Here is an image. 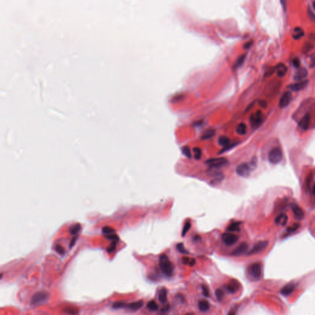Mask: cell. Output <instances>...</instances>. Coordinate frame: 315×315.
<instances>
[{"label":"cell","instance_id":"1","mask_svg":"<svg viewBox=\"0 0 315 315\" xmlns=\"http://www.w3.org/2000/svg\"><path fill=\"white\" fill-rule=\"evenodd\" d=\"M257 159L256 157H254L252 160L248 163H242L238 165L236 169V174L243 177H247L251 174L252 171L257 167Z\"/></svg>","mask_w":315,"mask_h":315},{"label":"cell","instance_id":"2","mask_svg":"<svg viewBox=\"0 0 315 315\" xmlns=\"http://www.w3.org/2000/svg\"><path fill=\"white\" fill-rule=\"evenodd\" d=\"M159 267L161 271L167 277H170L173 275L174 270V266L167 256L165 254H162L159 257Z\"/></svg>","mask_w":315,"mask_h":315},{"label":"cell","instance_id":"3","mask_svg":"<svg viewBox=\"0 0 315 315\" xmlns=\"http://www.w3.org/2000/svg\"><path fill=\"white\" fill-rule=\"evenodd\" d=\"M269 161L273 165L279 163L283 159V151L278 147H274L269 153Z\"/></svg>","mask_w":315,"mask_h":315},{"label":"cell","instance_id":"4","mask_svg":"<svg viewBox=\"0 0 315 315\" xmlns=\"http://www.w3.org/2000/svg\"><path fill=\"white\" fill-rule=\"evenodd\" d=\"M206 163L211 168L218 169L228 165V161L225 158L221 157L208 159L206 161Z\"/></svg>","mask_w":315,"mask_h":315},{"label":"cell","instance_id":"5","mask_svg":"<svg viewBox=\"0 0 315 315\" xmlns=\"http://www.w3.org/2000/svg\"><path fill=\"white\" fill-rule=\"evenodd\" d=\"M261 273V265L259 263H254L248 269V273L251 278L254 280H258L260 279Z\"/></svg>","mask_w":315,"mask_h":315},{"label":"cell","instance_id":"6","mask_svg":"<svg viewBox=\"0 0 315 315\" xmlns=\"http://www.w3.org/2000/svg\"><path fill=\"white\" fill-rule=\"evenodd\" d=\"M262 121V113L260 110L257 111L255 113L252 114L250 117L251 125L254 129L259 128L261 125Z\"/></svg>","mask_w":315,"mask_h":315},{"label":"cell","instance_id":"7","mask_svg":"<svg viewBox=\"0 0 315 315\" xmlns=\"http://www.w3.org/2000/svg\"><path fill=\"white\" fill-rule=\"evenodd\" d=\"M222 240L226 246H231L237 242L238 240V236L232 233H225L222 235Z\"/></svg>","mask_w":315,"mask_h":315},{"label":"cell","instance_id":"8","mask_svg":"<svg viewBox=\"0 0 315 315\" xmlns=\"http://www.w3.org/2000/svg\"><path fill=\"white\" fill-rule=\"evenodd\" d=\"M292 100V94L290 91L285 92L280 99L279 102V107L281 108L287 107Z\"/></svg>","mask_w":315,"mask_h":315},{"label":"cell","instance_id":"9","mask_svg":"<svg viewBox=\"0 0 315 315\" xmlns=\"http://www.w3.org/2000/svg\"><path fill=\"white\" fill-rule=\"evenodd\" d=\"M48 299V294L44 292H39L36 293L32 298L31 303L32 305H36L42 303Z\"/></svg>","mask_w":315,"mask_h":315},{"label":"cell","instance_id":"10","mask_svg":"<svg viewBox=\"0 0 315 315\" xmlns=\"http://www.w3.org/2000/svg\"><path fill=\"white\" fill-rule=\"evenodd\" d=\"M268 244H269V242L267 241H262L258 242L254 245L252 249L247 253V255H253V254L260 252V251L264 250L266 247V246H268Z\"/></svg>","mask_w":315,"mask_h":315},{"label":"cell","instance_id":"11","mask_svg":"<svg viewBox=\"0 0 315 315\" xmlns=\"http://www.w3.org/2000/svg\"><path fill=\"white\" fill-rule=\"evenodd\" d=\"M308 84V80H304V81H300L299 82H297L296 83H294L292 84L289 85L288 86V88L291 89L293 91L295 92H298L300 91H302L307 86Z\"/></svg>","mask_w":315,"mask_h":315},{"label":"cell","instance_id":"12","mask_svg":"<svg viewBox=\"0 0 315 315\" xmlns=\"http://www.w3.org/2000/svg\"><path fill=\"white\" fill-rule=\"evenodd\" d=\"M308 76V70L305 68L299 69L294 75V80L296 81H300L306 78Z\"/></svg>","mask_w":315,"mask_h":315},{"label":"cell","instance_id":"13","mask_svg":"<svg viewBox=\"0 0 315 315\" xmlns=\"http://www.w3.org/2000/svg\"><path fill=\"white\" fill-rule=\"evenodd\" d=\"M291 208L292 210L293 214L294 215V217L295 218L297 219V220L300 221L304 218L305 214H304V212L302 210V209L300 207H299L298 205L295 204H292Z\"/></svg>","mask_w":315,"mask_h":315},{"label":"cell","instance_id":"14","mask_svg":"<svg viewBox=\"0 0 315 315\" xmlns=\"http://www.w3.org/2000/svg\"><path fill=\"white\" fill-rule=\"evenodd\" d=\"M247 248H248L247 244L246 243H243L239 246H238L236 249H235L232 252L231 255L232 256H235V257L241 256L243 255L244 253H246V252L247 250Z\"/></svg>","mask_w":315,"mask_h":315},{"label":"cell","instance_id":"15","mask_svg":"<svg viewBox=\"0 0 315 315\" xmlns=\"http://www.w3.org/2000/svg\"><path fill=\"white\" fill-rule=\"evenodd\" d=\"M310 113H307L305 114L303 117L302 118L299 126L303 131H307L308 129L310 127Z\"/></svg>","mask_w":315,"mask_h":315},{"label":"cell","instance_id":"16","mask_svg":"<svg viewBox=\"0 0 315 315\" xmlns=\"http://www.w3.org/2000/svg\"><path fill=\"white\" fill-rule=\"evenodd\" d=\"M295 288V284L292 283H290L288 284H286L283 288V289L281 291V294L284 295V296H289L291 295Z\"/></svg>","mask_w":315,"mask_h":315},{"label":"cell","instance_id":"17","mask_svg":"<svg viewBox=\"0 0 315 315\" xmlns=\"http://www.w3.org/2000/svg\"><path fill=\"white\" fill-rule=\"evenodd\" d=\"M288 220V215L284 213H281L276 217L274 222L276 225H280L284 226L287 224Z\"/></svg>","mask_w":315,"mask_h":315},{"label":"cell","instance_id":"18","mask_svg":"<svg viewBox=\"0 0 315 315\" xmlns=\"http://www.w3.org/2000/svg\"><path fill=\"white\" fill-rule=\"evenodd\" d=\"M226 289L231 294L236 293L238 291V289H239V283L236 280H232L230 283H229L228 285H227Z\"/></svg>","mask_w":315,"mask_h":315},{"label":"cell","instance_id":"19","mask_svg":"<svg viewBox=\"0 0 315 315\" xmlns=\"http://www.w3.org/2000/svg\"><path fill=\"white\" fill-rule=\"evenodd\" d=\"M275 69L276 74H277L278 76H279V77H283V76H284L288 70L286 66L283 63H279L276 65L275 66Z\"/></svg>","mask_w":315,"mask_h":315},{"label":"cell","instance_id":"20","mask_svg":"<svg viewBox=\"0 0 315 315\" xmlns=\"http://www.w3.org/2000/svg\"><path fill=\"white\" fill-rule=\"evenodd\" d=\"M143 305H144V302L142 300H139L138 302L131 303L127 305L126 307L132 311H137L141 308L143 307Z\"/></svg>","mask_w":315,"mask_h":315},{"label":"cell","instance_id":"21","mask_svg":"<svg viewBox=\"0 0 315 315\" xmlns=\"http://www.w3.org/2000/svg\"><path fill=\"white\" fill-rule=\"evenodd\" d=\"M241 224V222H233L227 228V231L230 232H240V226Z\"/></svg>","mask_w":315,"mask_h":315},{"label":"cell","instance_id":"22","mask_svg":"<svg viewBox=\"0 0 315 315\" xmlns=\"http://www.w3.org/2000/svg\"><path fill=\"white\" fill-rule=\"evenodd\" d=\"M305 33L300 27H296L294 29V33L293 34V38L295 40H299L304 36Z\"/></svg>","mask_w":315,"mask_h":315},{"label":"cell","instance_id":"23","mask_svg":"<svg viewBox=\"0 0 315 315\" xmlns=\"http://www.w3.org/2000/svg\"><path fill=\"white\" fill-rule=\"evenodd\" d=\"M236 131L238 134L240 136H244L245 135L247 132V126L246 124L241 122L238 125L236 129Z\"/></svg>","mask_w":315,"mask_h":315},{"label":"cell","instance_id":"24","mask_svg":"<svg viewBox=\"0 0 315 315\" xmlns=\"http://www.w3.org/2000/svg\"><path fill=\"white\" fill-rule=\"evenodd\" d=\"M198 308L201 312L207 311L209 309V303L207 301L202 300L198 303Z\"/></svg>","mask_w":315,"mask_h":315},{"label":"cell","instance_id":"25","mask_svg":"<svg viewBox=\"0 0 315 315\" xmlns=\"http://www.w3.org/2000/svg\"><path fill=\"white\" fill-rule=\"evenodd\" d=\"M167 291L165 288L161 289L159 294L158 296L159 301L161 303H165L167 302Z\"/></svg>","mask_w":315,"mask_h":315},{"label":"cell","instance_id":"26","mask_svg":"<svg viewBox=\"0 0 315 315\" xmlns=\"http://www.w3.org/2000/svg\"><path fill=\"white\" fill-rule=\"evenodd\" d=\"M215 131L214 129H207L206 130L203 134L201 137V140H207L212 138L215 135Z\"/></svg>","mask_w":315,"mask_h":315},{"label":"cell","instance_id":"27","mask_svg":"<svg viewBox=\"0 0 315 315\" xmlns=\"http://www.w3.org/2000/svg\"><path fill=\"white\" fill-rule=\"evenodd\" d=\"M81 230V225L80 224H76L70 226L69 231L71 235L75 236L77 235Z\"/></svg>","mask_w":315,"mask_h":315},{"label":"cell","instance_id":"28","mask_svg":"<svg viewBox=\"0 0 315 315\" xmlns=\"http://www.w3.org/2000/svg\"><path fill=\"white\" fill-rule=\"evenodd\" d=\"M218 144L222 147H226L230 144V139L226 136H221L218 139Z\"/></svg>","mask_w":315,"mask_h":315},{"label":"cell","instance_id":"29","mask_svg":"<svg viewBox=\"0 0 315 315\" xmlns=\"http://www.w3.org/2000/svg\"><path fill=\"white\" fill-rule=\"evenodd\" d=\"M147 307L148 309L149 310H150V311H157L158 310V305L153 300H151L149 302H148Z\"/></svg>","mask_w":315,"mask_h":315},{"label":"cell","instance_id":"30","mask_svg":"<svg viewBox=\"0 0 315 315\" xmlns=\"http://www.w3.org/2000/svg\"><path fill=\"white\" fill-rule=\"evenodd\" d=\"M176 248H177V250L180 253H182L183 254H185V255L189 254V252L185 249L183 243H179L177 245Z\"/></svg>","mask_w":315,"mask_h":315},{"label":"cell","instance_id":"31","mask_svg":"<svg viewBox=\"0 0 315 315\" xmlns=\"http://www.w3.org/2000/svg\"><path fill=\"white\" fill-rule=\"evenodd\" d=\"M114 232H115V230H114V229L111 228V227H110V226H104L102 228V233L103 234H105V235L113 234V233H114Z\"/></svg>","mask_w":315,"mask_h":315},{"label":"cell","instance_id":"32","mask_svg":"<svg viewBox=\"0 0 315 315\" xmlns=\"http://www.w3.org/2000/svg\"><path fill=\"white\" fill-rule=\"evenodd\" d=\"M118 241H112V242L111 243L110 246L107 248V251L108 253L110 254V253H111V252H114V251H115Z\"/></svg>","mask_w":315,"mask_h":315},{"label":"cell","instance_id":"33","mask_svg":"<svg viewBox=\"0 0 315 315\" xmlns=\"http://www.w3.org/2000/svg\"><path fill=\"white\" fill-rule=\"evenodd\" d=\"M193 152L195 153L194 157L196 160H199L201 159L202 156V151L200 149L199 147H195L193 148Z\"/></svg>","mask_w":315,"mask_h":315},{"label":"cell","instance_id":"34","mask_svg":"<svg viewBox=\"0 0 315 315\" xmlns=\"http://www.w3.org/2000/svg\"><path fill=\"white\" fill-rule=\"evenodd\" d=\"M182 152L184 154V156L187 157L188 158H192V153H191V150L190 148L187 146H185L182 148Z\"/></svg>","mask_w":315,"mask_h":315},{"label":"cell","instance_id":"35","mask_svg":"<svg viewBox=\"0 0 315 315\" xmlns=\"http://www.w3.org/2000/svg\"><path fill=\"white\" fill-rule=\"evenodd\" d=\"M182 261L184 264L188 265L191 266H193L196 263L195 260L194 259H190L188 257H184L182 259Z\"/></svg>","mask_w":315,"mask_h":315},{"label":"cell","instance_id":"36","mask_svg":"<svg viewBox=\"0 0 315 315\" xmlns=\"http://www.w3.org/2000/svg\"><path fill=\"white\" fill-rule=\"evenodd\" d=\"M126 306H127V305L126 304V303L123 302H117L113 304V308L114 309L122 308L124 307H126Z\"/></svg>","mask_w":315,"mask_h":315},{"label":"cell","instance_id":"37","mask_svg":"<svg viewBox=\"0 0 315 315\" xmlns=\"http://www.w3.org/2000/svg\"><path fill=\"white\" fill-rule=\"evenodd\" d=\"M224 292L221 289H217L215 291V295L216 298L218 302H221L223 297H224Z\"/></svg>","mask_w":315,"mask_h":315},{"label":"cell","instance_id":"38","mask_svg":"<svg viewBox=\"0 0 315 315\" xmlns=\"http://www.w3.org/2000/svg\"><path fill=\"white\" fill-rule=\"evenodd\" d=\"M191 227V223L190 222H187L184 225V227L183 228V230H182V237H184L186 234L187 233V232H188V230H190V228Z\"/></svg>","mask_w":315,"mask_h":315},{"label":"cell","instance_id":"39","mask_svg":"<svg viewBox=\"0 0 315 315\" xmlns=\"http://www.w3.org/2000/svg\"><path fill=\"white\" fill-rule=\"evenodd\" d=\"M246 54H243L242 55H241L239 58L238 59V60H236V66H240L241 65H243V63H244V60H245V59H246Z\"/></svg>","mask_w":315,"mask_h":315},{"label":"cell","instance_id":"40","mask_svg":"<svg viewBox=\"0 0 315 315\" xmlns=\"http://www.w3.org/2000/svg\"><path fill=\"white\" fill-rule=\"evenodd\" d=\"M105 237L107 239L109 240H111V241H119V237L117 235H116L115 233H113V234H110V235H105Z\"/></svg>","mask_w":315,"mask_h":315},{"label":"cell","instance_id":"41","mask_svg":"<svg viewBox=\"0 0 315 315\" xmlns=\"http://www.w3.org/2000/svg\"><path fill=\"white\" fill-rule=\"evenodd\" d=\"M55 250L56 251V252L57 253L61 255H63L65 254L64 248L62 246H60L59 244H57V245H56L55 246Z\"/></svg>","mask_w":315,"mask_h":315},{"label":"cell","instance_id":"42","mask_svg":"<svg viewBox=\"0 0 315 315\" xmlns=\"http://www.w3.org/2000/svg\"><path fill=\"white\" fill-rule=\"evenodd\" d=\"M275 72H276L275 67H270V68H269L268 70H267L265 72V73L264 75L265 77H269V76H271Z\"/></svg>","mask_w":315,"mask_h":315},{"label":"cell","instance_id":"43","mask_svg":"<svg viewBox=\"0 0 315 315\" xmlns=\"http://www.w3.org/2000/svg\"><path fill=\"white\" fill-rule=\"evenodd\" d=\"M300 227V225L298 224H294L292 226L288 228L287 230V232H289V233H292V232H294L296 231L297 229Z\"/></svg>","mask_w":315,"mask_h":315},{"label":"cell","instance_id":"44","mask_svg":"<svg viewBox=\"0 0 315 315\" xmlns=\"http://www.w3.org/2000/svg\"><path fill=\"white\" fill-rule=\"evenodd\" d=\"M313 48V46L311 43H307L303 47V52H308Z\"/></svg>","mask_w":315,"mask_h":315},{"label":"cell","instance_id":"45","mask_svg":"<svg viewBox=\"0 0 315 315\" xmlns=\"http://www.w3.org/2000/svg\"><path fill=\"white\" fill-rule=\"evenodd\" d=\"M202 291H203V294L204 295L205 297H208L209 296V289L206 285H202Z\"/></svg>","mask_w":315,"mask_h":315},{"label":"cell","instance_id":"46","mask_svg":"<svg viewBox=\"0 0 315 315\" xmlns=\"http://www.w3.org/2000/svg\"><path fill=\"white\" fill-rule=\"evenodd\" d=\"M293 65L294 67L295 68H299L300 67V61L299 60V58H295L294 60H293Z\"/></svg>","mask_w":315,"mask_h":315},{"label":"cell","instance_id":"47","mask_svg":"<svg viewBox=\"0 0 315 315\" xmlns=\"http://www.w3.org/2000/svg\"><path fill=\"white\" fill-rule=\"evenodd\" d=\"M64 311H65L67 313H70V314H75V313H78V310H75L73 308H69V307L67 308H65L64 310Z\"/></svg>","mask_w":315,"mask_h":315},{"label":"cell","instance_id":"48","mask_svg":"<svg viewBox=\"0 0 315 315\" xmlns=\"http://www.w3.org/2000/svg\"><path fill=\"white\" fill-rule=\"evenodd\" d=\"M308 15H309V17H310V18L311 19L312 21L315 22V15H314V13L312 11V10H311V9L308 8Z\"/></svg>","mask_w":315,"mask_h":315},{"label":"cell","instance_id":"49","mask_svg":"<svg viewBox=\"0 0 315 315\" xmlns=\"http://www.w3.org/2000/svg\"><path fill=\"white\" fill-rule=\"evenodd\" d=\"M310 66H311V67H314V66H315V54H313L311 57Z\"/></svg>","mask_w":315,"mask_h":315},{"label":"cell","instance_id":"50","mask_svg":"<svg viewBox=\"0 0 315 315\" xmlns=\"http://www.w3.org/2000/svg\"><path fill=\"white\" fill-rule=\"evenodd\" d=\"M280 3L282 5V7L284 11H286L287 9V5H286V0H280Z\"/></svg>","mask_w":315,"mask_h":315},{"label":"cell","instance_id":"51","mask_svg":"<svg viewBox=\"0 0 315 315\" xmlns=\"http://www.w3.org/2000/svg\"><path fill=\"white\" fill-rule=\"evenodd\" d=\"M252 44H253V41H248V42H247V43H245L244 45V49H249V48H250V47H251V46L252 45Z\"/></svg>","mask_w":315,"mask_h":315},{"label":"cell","instance_id":"52","mask_svg":"<svg viewBox=\"0 0 315 315\" xmlns=\"http://www.w3.org/2000/svg\"><path fill=\"white\" fill-rule=\"evenodd\" d=\"M77 238H78L77 236H75V237L73 238V239L72 240V241H71V242H70V248H72V247L74 246V244H75V242H76V240H77Z\"/></svg>","mask_w":315,"mask_h":315},{"label":"cell","instance_id":"53","mask_svg":"<svg viewBox=\"0 0 315 315\" xmlns=\"http://www.w3.org/2000/svg\"><path fill=\"white\" fill-rule=\"evenodd\" d=\"M169 305H166V306L164 307L163 308L161 309V312L162 313H165L169 311Z\"/></svg>","mask_w":315,"mask_h":315},{"label":"cell","instance_id":"54","mask_svg":"<svg viewBox=\"0 0 315 315\" xmlns=\"http://www.w3.org/2000/svg\"><path fill=\"white\" fill-rule=\"evenodd\" d=\"M259 104H260V107H262V108H266V102L265 100H261V101H260Z\"/></svg>","mask_w":315,"mask_h":315},{"label":"cell","instance_id":"55","mask_svg":"<svg viewBox=\"0 0 315 315\" xmlns=\"http://www.w3.org/2000/svg\"><path fill=\"white\" fill-rule=\"evenodd\" d=\"M312 193L313 195L315 196V184L314 185V187L313 188V190H312Z\"/></svg>","mask_w":315,"mask_h":315},{"label":"cell","instance_id":"56","mask_svg":"<svg viewBox=\"0 0 315 315\" xmlns=\"http://www.w3.org/2000/svg\"><path fill=\"white\" fill-rule=\"evenodd\" d=\"M313 8H314V10H315V1H314V2L313 3Z\"/></svg>","mask_w":315,"mask_h":315}]
</instances>
